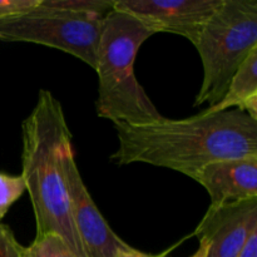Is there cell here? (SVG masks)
I'll list each match as a JSON object with an SVG mask.
<instances>
[{
	"instance_id": "cell-2",
	"label": "cell",
	"mask_w": 257,
	"mask_h": 257,
	"mask_svg": "<svg viewBox=\"0 0 257 257\" xmlns=\"http://www.w3.org/2000/svg\"><path fill=\"white\" fill-rule=\"evenodd\" d=\"M22 177L30 196L37 235L57 233L73 252L83 256L70 208L64 156L72 148V133L63 107L42 89L22 125Z\"/></svg>"
},
{
	"instance_id": "cell-9",
	"label": "cell",
	"mask_w": 257,
	"mask_h": 257,
	"mask_svg": "<svg viewBox=\"0 0 257 257\" xmlns=\"http://www.w3.org/2000/svg\"><path fill=\"white\" fill-rule=\"evenodd\" d=\"M193 180L207 191L211 207L257 198V157L212 162Z\"/></svg>"
},
{
	"instance_id": "cell-17",
	"label": "cell",
	"mask_w": 257,
	"mask_h": 257,
	"mask_svg": "<svg viewBox=\"0 0 257 257\" xmlns=\"http://www.w3.org/2000/svg\"><path fill=\"white\" fill-rule=\"evenodd\" d=\"M171 250H166L163 251L162 253L160 255H151V253H146L142 252L140 250H136V248L131 247L130 245H127L125 247L120 248L117 253H115L114 257H166L170 253Z\"/></svg>"
},
{
	"instance_id": "cell-7",
	"label": "cell",
	"mask_w": 257,
	"mask_h": 257,
	"mask_svg": "<svg viewBox=\"0 0 257 257\" xmlns=\"http://www.w3.org/2000/svg\"><path fill=\"white\" fill-rule=\"evenodd\" d=\"M72 218L84 257H114L125 243L110 228L88 192L74 160L73 147L67 151L63 161Z\"/></svg>"
},
{
	"instance_id": "cell-15",
	"label": "cell",
	"mask_w": 257,
	"mask_h": 257,
	"mask_svg": "<svg viewBox=\"0 0 257 257\" xmlns=\"http://www.w3.org/2000/svg\"><path fill=\"white\" fill-rule=\"evenodd\" d=\"M39 4V0H0V19L22 14Z\"/></svg>"
},
{
	"instance_id": "cell-13",
	"label": "cell",
	"mask_w": 257,
	"mask_h": 257,
	"mask_svg": "<svg viewBox=\"0 0 257 257\" xmlns=\"http://www.w3.org/2000/svg\"><path fill=\"white\" fill-rule=\"evenodd\" d=\"M25 191L27 188L22 175L12 176L0 172V221Z\"/></svg>"
},
{
	"instance_id": "cell-3",
	"label": "cell",
	"mask_w": 257,
	"mask_h": 257,
	"mask_svg": "<svg viewBox=\"0 0 257 257\" xmlns=\"http://www.w3.org/2000/svg\"><path fill=\"white\" fill-rule=\"evenodd\" d=\"M153 33L132 15L110 10L102 22L97 63V115L114 124H143L162 118L135 74L138 50Z\"/></svg>"
},
{
	"instance_id": "cell-11",
	"label": "cell",
	"mask_w": 257,
	"mask_h": 257,
	"mask_svg": "<svg viewBox=\"0 0 257 257\" xmlns=\"http://www.w3.org/2000/svg\"><path fill=\"white\" fill-rule=\"evenodd\" d=\"M23 257H79L57 233L35 236L34 241L23 250Z\"/></svg>"
},
{
	"instance_id": "cell-14",
	"label": "cell",
	"mask_w": 257,
	"mask_h": 257,
	"mask_svg": "<svg viewBox=\"0 0 257 257\" xmlns=\"http://www.w3.org/2000/svg\"><path fill=\"white\" fill-rule=\"evenodd\" d=\"M23 250L13 231L0 222V257H23Z\"/></svg>"
},
{
	"instance_id": "cell-8",
	"label": "cell",
	"mask_w": 257,
	"mask_h": 257,
	"mask_svg": "<svg viewBox=\"0 0 257 257\" xmlns=\"http://www.w3.org/2000/svg\"><path fill=\"white\" fill-rule=\"evenodd\" d=\"M257 227V198L208 207L193 235L207 242V257H237Z\"/></svg>"
},
{
	"instance_id": "cell-5",
	"label": "cell",
	"mask_w": 257,
	"mask_h": 257,
	"mask_svg": "<svg viewBox=\"0 0 257 257\" xmlns=\"http://www.w3.org/2000/svg\"><path fill=\"white\" fill-rule=\"evenodd\" d=\"M103 18L48 8L39 0V4L28 12L0 19V40L55 48L94 69Z\"/></svg>"
},
{
	"instance_id": "cell-6",
	"label": "cell",
	"mask_w": 257,
	"mask_h": 257,
	"mask_svg": "<svg viewBox=\"0 0 257 257\" xmlns=\"http://www.w3.org/2000/svg\"><path fill=\"white\" fill-rule=\"evenodd\" d=\"M223 0H114L113 9L132 15L153 34L172 33L193 45Z\"/></svg>"
},
{
	"instance_id": "cell-1",
	"label": "cell",
	"mask_w": 257,
	"mask_h": 257,
	"mask_svg": "<svg viewBox=\"0 0 257 257\" xmlns=\"http://www.w3.org/2000/svg\"><path fill=\"white\" fill-rule=\"evenodd\" d=\"M118 148L110 156L117 166L146 163L190 178L212 162L257 157V120L238 109L161 119L143 124H114Z\"/></svg>"
},
{
	"instance_id": "cell-18",
	"label": "cell",
	"mask_w": 257,
	"mask_h": 257,
	"mask_svg": "<svg viewBox=\"0 0 257 257\" xmlns=\"http://www.w3.org/2000/svg\"><path fill=\"white\" fill-rule=\"evenodd\" d=\"M207 250H208L207 242L203 240H200V246H198L197 251L190 257H207Z\"/></svg>"
},
{
	"instance_id": "cell-4",
	"label": "cell",
	"mask_w": 257,
	"mask_h": 257,
	"mask_svg": "<svg viewBox=\"0 0 257 257\" xmlns=\"http://www.w3.org/2000/svg\"><path fill=\"white\" fill-rule=\"evenodd\" d=\"M203 67V79L195 107L217 104L231 78L257 48V0H223L195 44Z\"/></svg>"
},
{
	"instance_id": "cell-12",
	"label": "cell",
	"mask_w": 257,
	"mask_h": 257,
	"mask_svg": "<svg viewBox=\"0 0 257 257\" xmlns=\"http://www.w3.org/2000/svg\"><path fill=\"white\" fill-rule=\"evenodd\" d=\"M40 4L78 14H97L104 17L113 10L114 0H40Z\"/></svg>"
},
{
	"instance_id": "cell-10",
	"label": "cell",
	"mask_w": 257,
	"mask_h": 257,
	"mask_svg": "<svg viewBox=\"0 0 257 257\" xmlns=\"http://www.w3.org/2000/svg\"><path fill=\"white\" fill-rule=\"evenodd\" d=\"M238 109L257 120V48L238 67L222 99L205 109L208 113Z\"/></svg>"
},
{
	"instance_id": "cell-16",
	"label": "cell",
	"mask_w": 257,
	"mask_h": 257,
	"mask_svg": "<svg viewBox=\"0 0 257 257\" xmlns=\"http://www.w3.org/2000/svg\"><path fill=\"white\" fill-rule=\"evenodd\" d=\"M237 257H257V227L251 231Z\"/></svg>"
}]
</instances>
